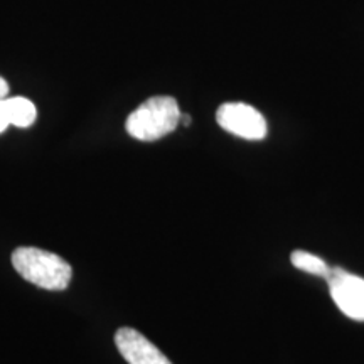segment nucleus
<instances>
[{"label":"nucleus","mask_w":364,"mask_h":364,"mask_svg":"<svg viewBox=\"0 0 364 364\" xmlns=\"http://www.w3.org/2000/svg\"><path fill=\"white\" fill-rule=\"evenodd\" d=\"M290 262L295 268L299 270L311 273V275L316 277H322V279L327 280V277L331 275L332 268L327 265V263L322 260V258L316 257V255L309 253V252H302V250H297L290 255Z\"/></svg>","instance_id":"nucleus-7"},{"label":"nucleus","mask_w":364,"mask_h":364,"mask_svg":"<svg viewBox=\"0 0 364 364\" xmlns=\"http://www.w3.org/2000/svg\"><path fill=\"white\" fill-rule=\"evenodd\" d=\"M181 122H182V124H184L186 127H189V124H191V117H189V115H181Z\"/></svg>","instance_id":"nucleus-10"},{"label":"nucleus","mask_w":364,"mask_h":364,"mask_svg":"<svg viewBox=\"0 0 364 364\" xmlns=\"http://www.w3.org/2000/svg\"><path fill=\"white\" fill-rule=\"evenodd\" d=\"M7 95H9V85L7 81L0 76V100L7 98Z\"/></svg>","instance_id":"nucleus-9"},{"label":"nucleus","mask_w":364,"mask_h":364,"mask_svg":"<svg viewBox=\"0 0 364 364\" xmlns=\"http://www.w3.org/2000/svg\"><path fill=\"white\" fill-rule=\"evenodd\" d=\"M218 125L245 140H262L267 136L265 117L247 103H225L216 112Z\"/></svg>","instance_id":"nucleus-3"},{"label":"nucleus","mask_w":364,"mask_h":364,"mask_svg":"<svg viewBox=\"0 0 364 364\" xmlns=\"http://www.w3.org/2000/svg\"><path fill=\"white\" fill-rule=\"evenodd\" d=\"M117 349L129 364H172L157 346L132 327H122L115 334Z\"/></svg>","instance_id":"nucleus-5"},{"label":"nucleus","mask_w":364,"mask_h":364,"mask_svg":"<svg viewBox=\"0 0 364 364\" xmlns=\"http://www.w3.org/2000/svg\"><path fill=\"white\" fill-rule=\"evenodd\" d=\"M6 105L11 125L19 127V129H27V127L33 125L36 118H38L36 105L24 97L6 98Z\"/></svg>","instance_id":"nucleus-6"},{"label":"nucleus","mask_w":364,"mask_h":364,"mask_svg":"<svg viewBox=\"0 0 364 364\" xmlns=\"http://www.w3.org/2000/svg\"><path fill=\"white\" fill-rule=\"evenodd\" d=\"M12 265L22 279L46 290H65L73 270L61 257L34 247H21L12 253Z\"/></svg>","instance_id":"nucleus-1"},{"label":"nucleus","mask_w":364,"mask_h":364,"mask_svg":"<svg viewBox=\"0 0 364 364\" xmlns=\"http://www.w3.org/2000/svg\"><path fill=\"white\" fill-rule=\"evenodd\" d=\"M9 125H11V120H9L6 98H4V100H0V134H2V132H6Z\"/></svg>","instance_id":"nucleus-8"},{"label":"nucleus","mask_w":364,"mask_h":364,"mask_svg":"<svg viewBox=\"0 0 364 364\" xmlns=\"http://www.w3.org/2000/svg\"><path fill=\"white\" fill-rule=\"evenodd\" d=\"M327 284L339 311L353 321L364 322V279L336 267L327 277Z\"/></svg>","instance_id":"nucleus-4"},{"label":"nucleus","mask_w":364,"mask_h":364,"mask_svg":"<svg viewBox=\"0 0 364 364\" xmlns=\"http://www.w3.org/2000/svg\"><path fill=\"white\" fill-rule=\"evenodd\" d=\"M181 115L179 105L172 97H152L130 113L125 129L136 140L154 142L174 132Z\"/></svg>","instance_id":"nucleus-2"}]
</instances>
